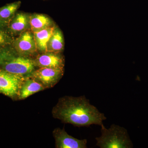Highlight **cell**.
Returning a JSON list of instances; mask_svg holds the SVG:
<instances>
[{"label":"cell","mask_w":148,"mask_h":148,"mask_svg":"<svg viewBox=\"0 0 148 148\" xmlns=\"http://www.w3.org/2000/svg\"><path fill=\"white\" fill-rule=\"evenodd\" d=\"M53 118L64 123L76 127H88L91 125H101L107 118L100 112L84 95L79 97L65 96L58 99L52 110Z\"/></svg>","instance_id":"obj_1"},{"label":"cell","mask_w":148,"mask_h":148,"mask_svg":"<svg viewBox=\"0 0 148 148\" xmlns=\"http://www.w3.org/2000/svg\"><path fill=\"white\" fill-rule=\"evenodd\" d=\"M101 135L95 138L96 145L101 148H130L133 147L127 130L114 124L109 129L101 125Z\"/></svg>","instance_id":"obj_2"},{"label":"cell","mask_w":148,"mask_h":148,"mask_svg":"<svg viewBox=\"0 0 148 148\" xmlns=\"http://www.w3.org/2000/svg\"><path fill=\"white\" fill-rule=\"evenodd\" d=\"M26 77L12 73L0 69V93L16 100L18 91Z\"/></svg>","instance_id":"obj_3"},{"label":"cell","mask_w":148,"mask_h":148,"mask_svg":"<svg viewBox=\"0 0 148 148\" xmlns=\"http://www.w3.org/2000/svg\"><path fill=\"white\" fill-rule=\"evenodd\" d=\"M8 26V24L0 21V67L18 56L14 47L15 38L9 30Z\"/></svg>","instance_id":"obj_4"},{"label":"cell","mask_w":148,"mask_h":148,"mask_svg":"<svg viewBox=\"0 0 148 148\" xmlns=\"http://www.w3.org/2000/svg\"><path fill=\"white\" fill-rule=\"evenodd\" d=\"M64 71V68H39L34 70L28 77L39 82L46 89L53 87L61 79Z\"/></svg>","instance_id":"obj_5"},{"label":"cell","mask_w":148,"mask_h":148,"mask_svg":"<svg viewBox=\"0 0 148 148\" xmlns=\"http://www.w3.org/2000/svg\"><path fill=\"white\" fill-rule=\"evenodd\" d=\"M36 68L33 59L19 56L11 58L0 67L6 71L25 77L29 75Z\"/></svg>","instance_id":"obj_6"},{"label":"cell","mask_w":148,"mask_h":148,"mask_svg":"<svg viewBox=\"0 0 148 148\" xmlns=\"http://www.w3.org/2000/svg\"><path fill=\"white\" fill-rule=\"evenodd\" d=\"M13 46L19 56L30 58L38 52L34 33L31 30L23 32L14 39Z\"/></svg>","instance_id":"obj_7"},{"label":"cell","mask_w":148,"mask_h":148,"mask_svg":"<svg viewBox=\"0 0 148 148\" xmlns=\"http://www.w3.org/2000/svg\"><path fill=\"white\" fill-rule=\"evenodd\" d=\"M56 148H86L87 141L86 139L79 140L69 135L64 128L57 127L53 131Z\"/></svg>","instance_id":"obj_8"},{"label":"cell","mask_w":148,"mask_h":148,"mask_svg":"<svg viewBox=\"0 0 148 148\" xmlns=\"http://www.w3.org/2000/svg\"><path fill=\"white\" fill-rule=\"evenodd\" d=\"M36 67L64 68L65 59L61 53L46 52L41 53L33 59Z\"/></svg>","instance_id":"obj_9"},{"label":"cell","mask_w":148,"mask_h":148,"mask_svg":"<svg viewBox=\"0 0 148 148\" xmlns=\"http://www.w3.org/2000/svg\"><path fill=\"white\" fill-rule=\"evenodd\" d=\"M8 28L14 36H19L29 29L31 30L30 14L23 12L16 13L10 22Z\"/></svg>","instance_id":"obj_10"},{"label":"cell","mask_w":148,"mask_h":148,"mask_svg":"<svg viewBox=\"0 0 148 148\" xmlns=\"http://www.w3.org/2000/svg\"><path fill=\"white\" fill-rule=\"evenodd\" d=\"M45 89L36 80L30 77H26L18 91L16 100H24L31 95Z\"/></svg>","instance_id":"obj_11"},{"label":"cell","mask_w":148,"mask_h":148,"mask_svg":"<svg viewBox=\"0 0 148 148\" xmlns=\"http://www.w3.org/2000/svg\"><path fill=\"white\" fill-rule=\"evenodd\" d=\"M64 35L61 29L56 26L53 33L47 45V52L59 53L63 52L64 48Z\"/></svg>","instance_id":"obj_12"},{"label":"cell","mask_w":148,"mask_h":148,"mask_svg":"<svg viewBox=\"0 0 148 148\" xmlns=\"http://www.w3.org/2000/svg\"><path fill=\"white\" fill-rule=\"evenodd\" d=\"M31 30L33 33L55 26L50 17L41 14H30Z\"/></svg>","instance_id":"obj_13"},{"label":"cell","mask_w":148,"mask_h":148,"mask_svg":"<svg viewBox=\"0 0 148 148\" xmlns=\"http://www.w3.org/2000/svg\"><path fill=\"white\" fill-rule=\"evenodd\" d=\"M55 27L56 25L53 27L33 33L37 50L40 53L47 52V45L48 42L51 36Z\"/></svg>","instance_id":"obj_14"},{"label":"cell","mask_w":148,"mask_h":148,"mask_svg":"<svg viewBox=\"0 0 148 148\" xmlns=\"http://www.w3.org/2000/svg\"><path fill=\"white\" fill-rule=\"evenodd\" d=\"M21 5V2L17 1L0 8V21L9 24Z\"/></svg>","instance_id":"obj_15"}]
</instances>
